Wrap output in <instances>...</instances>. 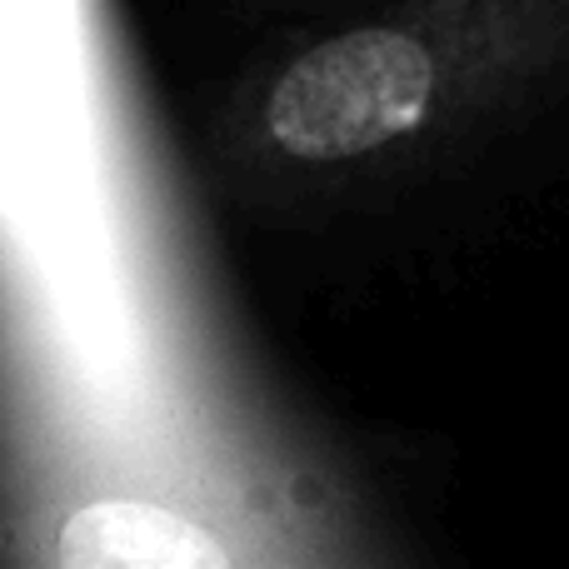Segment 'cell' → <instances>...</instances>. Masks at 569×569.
Wrapping results in <instances>:
<instances>
[{"instance_id": "7a4b0ae2", "label": "cell", "mask_w": 569, "mask_h": 569, "mask_svg": "<svg viewBox=\"0 0 569 569\" xmlns=\"http://www.w3.org/2000/svg\"><path fill=\"white\" fill-rule=\"evenodd\" d=\"M66 569H226L230 555L206 525L146 500H96L56 540Z\"/></svg>"}, {"instance_id": "6da1fadb", "label": "cell", "mask_w": 569, "mask_h": 569, "mask_svg": "<svg viewBox=\"0 0 569 569\" xmlns=\"http://www.w3.org/2000/svg\"><path fill=\"white\" fill-rule=\"evenodd\" d=\"M435 66L400 30H350L305 50L270 90V136L300 160H345L425 120Z\"/></svg>"}]
</instances>
